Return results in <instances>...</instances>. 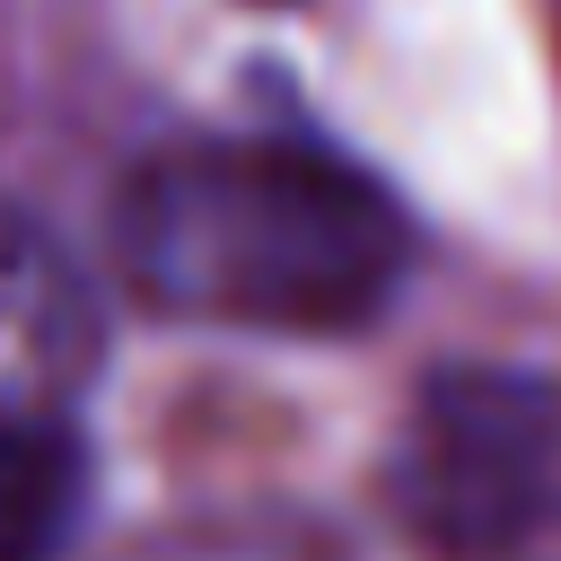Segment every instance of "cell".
<instances>
[{"instance_id": "obj_4", "label": "cell", "mask_w": 561, "mask_h": 561, "mask_svg": "<svg viewBox=\"0 0 561 561\" xmlns=\"http://www.w3.org/2000/svg\"><path fill=\"white\" fill-rule=\"evenodd\" d=\"M88 491L70 421H0V561H53Z\"/></svg>"}, {"instance_id": "obj_1", "label": "cell", "mask_w": 561, "mask_h": 561, "mask_svg": "<svg viewBox=\"0 0 561 561\" xmlns=\"http://www.w3.org/2000/svg\"><path fill=\"white\" fill-rule=\"evenodd\" d=\"M114 263L140 307L245 333H359L412 272L403 202L307 140H184L131 167Z\"/></svg>"}, {"instance_id": "obj_3", "label": "cell", "mask_w": 561, "mask_h": 561, "mask_svg": "<svg viewBox=\"0 0 561 561\" xmlns=\"http://www.w3.org/2000/svg\"><path fill=\"white\" fill-rule=\"evenodd\" d=\"M96 298L79 263L26 228L0 219V421H61V394L96 368Z\"/></svg>"}, {"instance_id": "obj_5", "label": "cell", "mask_w": 561, "mask_h": 561, "mask_svg": "<svg viewBox=\"0 0 561 561\" xmlns=\"http://www.w3.org/2000/svg\"><path fill=\"white\" fill-rule=\"evenodd\" d=\"M131 561H316L298 535H167Z\"/></svg>"}, {"instance_id": "obj_2", "label": "cell", "mask_w": 561, "mask_h": 561, "mask_svg": "<svg viewBox=\"0 0 561 561\" xmlns=\"http://www.w3.org/2000/svg\"><path fill=\"white\" fill-rule=\"evenodd\" d=\"M386 491L412 535L447 552H500L561 517V377L438 368L412 394Z\"/></svg>"}]
</instances>
